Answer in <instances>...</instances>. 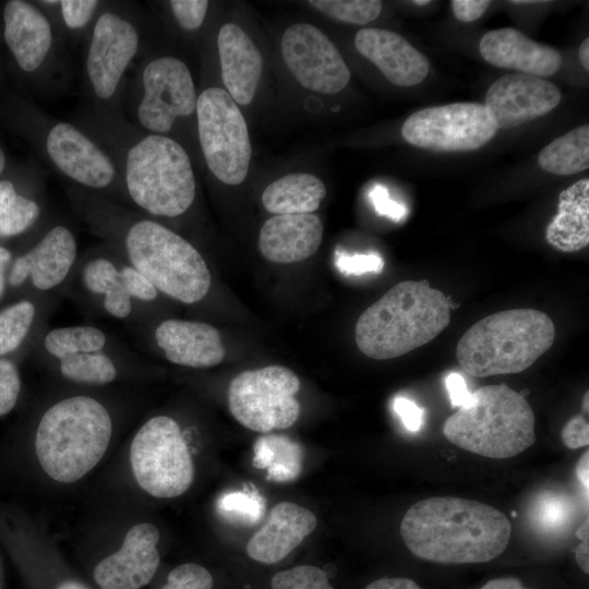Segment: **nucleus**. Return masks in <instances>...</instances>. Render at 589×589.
<instances>
[{
  "mask_svg": "<svg viewBox=\"0 0 589 589\" xmlns=\"http://www.w3.org/2000/svg\"><path fill=\"white\" fill-rule=\"evenodd\" d=\"M316 525L317 519L310 509L292 502H280L250 538L247 553L262 564L278 563L299 546Z\"/></svg>",
  "mask_w": 589,
  "mask_h": 589,
  "instance_id": "obj_25",
  "label": "nucleus"
},
{
  "mask_svg": "<svg viewBox=\"0 0 589 589\" xmlns=\"http://www.w3.org/2000/svg\"><path fill=\"white\" fill-rule=\"evenodd\" d=\"M393 408L407 430L412 432L420 430L422 411L416 402L405 397H396L393 402Z\"/></svg>",
  "mask_w": 589,
  "mask_h": 589,
  "instance_id": "obj_44",
  "label": "nucleus"
},
{
  "mask_svg": "<svg viewBox=\"0 0 589 589\" xmlns=\"http://www.w3.org/2000/svg\"><path fill=\"white\" fill-rule=\"evenodd\" d=\"M560 101L561 92L553 83L509 73L489 87L483 106L497 129H512L549 113Z\"/></svg>",
  "mask_w": 589,
  "mask_h": 589,
  "instance_id": "obj_20",
  "label": "nucleus"
},
{
  "mask_svg": "<svg viewBox=\"0 0 589 589\" xmlns=\"http://www.w3.org/2000/svg\"><path fill=\"white\" fill-rule=\"evenodd\" d=\"M538 161L541 168L557 176H569L589 167V125L584 124L544 146Z\"/></svg>",
  "mask_w": 589,
  "mask_h": 589,
  "instance_id": "obj_33",
  "label": "nucleus"
},
{
  "mask_svg": "<svg viewBox=\"0 0 589 589\" xmlns=\"http://www.w3.org/2000/svg\"><path fill=\"white\" fill-rule=\"evenodd\" d=\"M300 380L281 365L247 370L236 375L228 388L233 418L249 430L268 433L293 425L300 416L296 398Z\"/></svg>",
  "mask_w": 589,
  "mask_h": 589,
  "instance_id": "obj_16",
  "label": "nucleus"
},
{
  "mask_svg": "<svg viewBox=\"0 0 589 589\" xmlns=\"http://www.w3.org/2000/svg\"><path fill=\"white\" fill-rule=\"evenodd\" d=\"M323 224L314 214L275 215L259 235L261 254L274 263H293L312 256L321 245Z\"/></svg>",
  "mask_w": 589,
  "mask_h": 589,
  "instance_id": "obj_27",
  "label": "nucleus"
},
{
  "mask_svg": "<svg viewBox=\"0 0 589 589\" xmlns=\"http://www.w3.org/2000/svg\"><path fill=\"white\" fill-rule=\"evenodd\" d=\"M443 434L467 452L506 459L536 442L534 414L518 392L505 384L485 385L445 420Z\"/></svg>",
  "mask_w": 589,
  "mask_h": 589,
  "instance_id": "obj_9",
  "label": "nucleus"
},
{
  "mask_svg": "<svg viewBox=\"0 0 589 589\" xmlns=\"http://www.w3.org/2000/svg\"><path fill=\"white\" fill-rule=\"evenodd\" d=\"M354 46L394 85H417L429 73L428 58L395 32L382 28L360 29Z\"/></svg>",
  "mask_w": 589,
  "mask_h": 589,
  "instance_id": "obj_24",
  "label": "nucleus"
},
{
  "mask_svg": "<svg viewBox=\"0 0 589 589\" xmlns=\"http://www.w3.org/2000/svg\"><path fill=\"white\" fill-rule=\"evenodd\" d=\"M11 160L9 158L8 151L0 139V179L8 169Z\"/></svg>",
  "mask_w": 589,
  "mask_h": 589,
  "instance_id": "obj_53",
  "label": "nucleus"
},
{
  "mask_svg": "<svg viewBox=\"0 0 589 589\" xmlns=\"http://www.w3.org/2000/svg\"><path fill=\"white\" fill-rule=\"evenodd\" d=\"M113 430L109 409L97 398L79 394L50 405L35 433V450L45 472L72 483L91 471L106 453Z\"/></svg>",
  "mask_w": 589,
  "mask_h": 589,
  "instance_id": "obj_7",
  "label": "nucleus"
},
{
  "mask_svg": "<svg viewBox=\"0 0 589 589\" xmlns=\"http://www.w3.org/2000/svg\"><path fill=\"white\" fill-rule=\"evenodd\" d=\"M217 508L231 521L254 525L264 515L265 500L254 490L235 491L224 494L217 502Z\"/></svg>",
  "mask_w": 589,
  "mask_h": 589,
  "instance_id": "obj_36",
  "label": "nucleus"
},
{
  "mask_svg": "<svg viewBox=\"0 0 589 589\" xmlns=\"http://www.w3.org/2000/svg\"><path fill=\"white\" fill-rule=\"evenodd\" d=\"M57 589H88V588L77 581L68 580V581L62 582Z\"/></svg>",
  "mask_w": 589,
  "mask_h": 589,
  "instance_id": "obj_55",
  "label": "nucleus"
},
{
  "mask_svg": "<svg viewBox=\"0 0 589 589\" xmlns=\"http://www.w3.org/2000/svg\"><path fill=\"white\" fill-rule=\"evenodd\" d=\"M589 520L586 518V520L579 526V528L576 531L577 538L580 540L589 539Z\"/></svg>",
  "mask_w": 589,
  "mask_h": 589,
  "instance_id": "obj_54",
  "label": "nucleus"
},
{
  "mask_svg": "<svg viewBox=\"0 0 589 589\" xmlns=\"http://www.w3.org/2000/svg\"><path fill=\"white\" fill-rule=\"evenodd\" d=\"M579 61L582 68L589 70V38H585L579 47L578 51Z\"/></svg>",
  "mask_w": 589,
  "mask_h": 589,
  "instance_id": "obj_52",
  "label": "nucleus"
},
{
  "mask_svg": "<svg viewBox=\"0 0 589 589\" xmlns=\"http://www.w3.org/2000/svg\"><path fill=\"white\" fill-rule=\"evenodd\" d=\"M588 465H589V452L586 450L579 458L576 466V476L581 482L582 486L588 491L589 480H588Z\"/></svg>",
  "mask_w": 589,
  "mask_h": 589,
  "instance_id": "obj_51",
  "label": "nucleus"
},
{
  "mask_svg": "<svg viewBox=\"0 0 589 589\" xmlns=\"http://www.w3.org/2000/svg\"><path fill=\"white\" fill-rule=\"evenodd\" d=\"M445 384L454 407L465 406L471 398V393L467 388L464 377L455 372L449 373L445 378Z\"/></svg>",
  "mask_w": 589,
  "mask_h": 589,
  "instance_id": "obj_46",
  "label": "nucleus"
},
{
  "mask_svg": "<svg viewBox=\"0 0 589 589\" xmlns=\"http://www.w3.org/2000/svg\"><path fill=\"white\" fill-rule=\"evenodd\" d=\"M158 529L148 522L133 526L122 546L100 561L94 579L101 589H140L147 585L160 563Z\"/></svg>",
  "mask_w": 589,
  "mask_h": 589,
  "instance_id": "obj_22",
  "label": "nucleus"
},
{
  "mask_svg": "<svg viewBox=\"0 0 589 589\" xmlns=\"http://www.w3.org/2000/svg\"><path fill=\"white\" fill-rule=\"evenodd\" d=\"M370 199L380 215L387 216L396 221L405 216L404 206L390 200L385 188L375 187L370 193Z\"/></svg>",
  "mask_w": 589,
  "mask_h": 589,
  "instance_id": "obj_43",
  "label": "nucleus"
},
{
  "mask_svg": "<svg viewBox=\"0 0 589 589\" xmlns=\"http://www.w3.org/2000/svg\"><path fill=\"white\" fill-rule=\"evenodd\" d=\"M196 103L192 74L180 58L146 55L128 80L123 116L143 131L170 137L179 121L196 113Z\"/></svg>",
  "mask_w": 589,
  "mask_h": 589,
  "instance_id": "obj_11",
  "label": "nucleus"
},
{
  "mask_svg": "<svg viewBox=\"0 0 589 589\" xmlns=\"http://www.w3.org/2000/svg\"><path fill=\"white\" fill-rule=\"evenodd\" d=\"M309 3L335 20L358 25L377 19L383 8L378 0H311Z\"/></svg>",
  "mask_w": 589,
  "mask_h": 589,
  "instance_id": "obj_35",
  "label": "nucleus"
},
{
  "mask_svg": "<svg viewBox=\"0 0 589 589\" xmlns=\"http://www.w3.org/2000/svg\"><path fill=\"white\" fill-rule=\"evenodd\" d=\"M0 123L68 184L131 207L109 156L73 122L50 116L22 93L9 92L0 98Z\"/></svg>",
  "mask_w": 589,
  "mask_h": 589,
  "instance_id": "obj_4",
  "label": "nucleus"
},
{
  "mask_svg": "<svg viewBox=\"0 0 589 589\" xmlns=\"http://www.w3.org/2000/svg\"><path fill=\"white\" fill-rule=\"evenodd\" d=\"M575 560L579 568L589 574V539L581 540L575 551Z\"/></svg>",
  "mask_w": 589,
  "mask_h": 589,
  "instance_id": "obj_50",
  "label": "nucleus"
},
{
  "mask_svg": "<svg viewBox=\"0 0 589 589\" xmlns=\"http://www.w3.org/2000/svg\"><path fill=\"white\" fill-rule=\"evenodd\" d=\"M83 44L81 105L111 116H123L127 74L144 44L137 3L104 1Z\"/></svg>",
  "mask_w": 589,
  "mask_h": 589,
  "instance_id": "obj_6",
  "label": "nucleus"
},
{
  "mask_svg": "<svg viewBox=\"0 0 589 589\" xmlns=\"http://www.w3.org/2000/svg\"><path fill=\"white\" fill-rule=\"evenodd\" d=\"M325 195L326 187L320 178L298 172L272 182L262 194V203L277 215L312 214Z\"/></svg>",
  "mask_w": 589,
  "mask_h": 589,
  "instance_id": "obj_30",
  "label": "nucleus"
},
{
  "mask_svg": "<svg viewBox=\"0 0 589 589\" xmlns=\"http://www.w3.org/2000/svg\"><path fill=\"white\" fill-rule=\"evenodd\" d=\"M335 264L344 275L381 273L384 267L382 257L375 253L349 255L340 251L335 253Z\"/></svg>",
  "mask_w": 589,
  "mask_h": 589,
  "instance_id": "obj_41",
  "label": "nucleus"
},
{
  "mask_svg": "<svg viewBox=\"0 0 589 589\" xmlns=\"http://www.w3.org/2000/svg\"><path fill=\"white\" fill-rule=\"evenodd\" d=\"M167 4L173 21L184 32L200 29L209 7L206 0H170Z\"/></svg>",
  "mask_w": 589,
  "mask_h": 589,
  "instance_id": "obj_39",
  "label": "nucleus"
},
{
  "mask_svg": "<svg viewBox=\"0 0 589 589\" xmlns=\"http://www.w3.org/2000/svg\"><path fill=\"white\" fill-rule=\"evenodd\" d=\"M223 83L235 100L249 105L262 73V57L247 33L232 23L224 24L217 35Z\"/></svg>",
  "mask_w": 589,
  "mask_h": 589,
  "instance_id": "obj_28",
  "label": "nucleus"
},
{
  "mask_svg": "<svg viewBox=\"0 0 589 589\" xmlns=\"http://www.w3.org/2000/svg\"><path fill=\"white\" fill-rule=\"evenodd\" d=\"M80 301L117 321L137 326L159 291L105 242L79 256L67 285ZM82 302V303H83Z\"/></svg>",
  "mask_w": 589,
  "mask_h": 589,
  "instance_id": "obj_12",
  "label": "nucleus"
},
{
  "mask_svg": "<svg viewBox=\"0 0 589 589\" xmlns=\"http://www.w3.org/2000/svg\"><path fill=\"white\" fill-rule=\"evenodd\" d=\"M554 339L555 326L544 312L505 310L474 323L459 339L456 358L476 377L519 373L546 352Z\"/></svg>",
  "mask_w": 589,
  "mask_h": 589,
  "instance_id": "obj_8",
  "label": "nucleus"
},
{
  "mask_svg": "<svg viewBox=\"0 0 589 589\" xmlns=\"http://www.w3.org/2000/svg\"><path fill=\"white\" fill-rule=\"evenodd\" d=\"M109 156L131 207L151 218H177L190 211L196 180L190 155L177 141L149 133L124 116L80 105L71 120Z\"/></svg>",
  "mask_w": 589,
  "mask_h": 589,
  "instance_id": "obj_2",
  "label": "nucleus"
},
{
  "mask_svg": "<svg viewBox=\"0 0 589 589\" xmlns=\"http://www.w3.org/2000/svg\"><path fill=\"white\" fill-rule=\"evenodd\" d=\"M545 239L561 252H575L589 243V180L580 179L558 196L557 214L546 227Z\"/></svg>",
  "mask_w": 589,
  "mask_h": 589,
  "instance_id": "obj_29",
  "label": "nucleus"
},
{
  "mask_svg": "<svg viewBox=\"0 0 589 589\" xmlns=\"http://www.w3.org/2000/svg\"><path fill=\"white\" fill-rule=\"evenodd\" d=\"M364 589H422L414 580L406 577H383L370 582Z\"/></svg>",
  "mask_w": 589,
  "mask_h": 589,
  "instance_id": "obj_47",
  "label": "nucleus"
},
{
  "mask_svg": "<svg viewBox=\"0 0 589 589\" xmlns=\"http://www.w3.org/2000/svg\"><path fill=\"white\" fill-rule=\"evenodd\" d=\"M65 45L84 43L104 4L100 0H37Z\"/></svg>",
  "mask_w": 589,
  "mask_h": 589,
  "instance_id": "obj_32",
  "label": "nucleus"
},
{
  "mask_svg": "<svg viewBox=\"0 0 589 589\" xmlns=\"http://www.w3.org/2000/svg\"><path fill=\"white\" fill-rule=\"evenodd\" d=\"M212 574L202 565L185 563L175 567L161 589H212Z\"/></svg>",
  "mask_w": 589,
  "mask_h": 589,
  "instance_id": "obj_38",
  "label": "nucleus"
},
{
  "mask_svg": "<svg viewBox=\"0 0 589 589\" xmlns=\"http://www.w3.org/2000/svg\"><path fill=\"white\" fill-rule=\"evenodd\" d=\"M588 402H589V392L587 390L585 393L584 398H582V411L585 413H588V411H589Z\"/></svg>",
  "mask_w": 589,
  "mask_h": 589,
  "instance_id": "obj_56",
  "label": "nucleus"
},
{
  "mask_svg": "<svg viewBox=\"0 0 589 589\" xmlns=\"http://www.w3.org/2000/svg\"><path fill=\"white\" fill-rule=\"evenodd\" d=\"M488 0H453L452 10L457 20L461 22H472L478 20L489 8Z\"/></svg>",
  "mask_w": 589,
  "mask_h": 589,
  "instance_id": "obj_45",
  "label": "nucleus"
},
{
  "mask_svg": "<svg viewBox=\"0 0 589 589\" xmlns=\"http://www.w3.org/2000/svg\"><path fill=\"white\" fill-rule=\"evenodd\" d=\"M13 260V254L9 248L0 243V300L5 293L8 286V273Z\"/></svg>",
  "mask_w": 589,
  "mask_h": 589,
  "instance_id": "obj_48",
  "label": "nucleus"
},
{
  "mask_svg": "<svg viewBox=\"0 0 589 589\" xmlns=\"http://www.w3.org/2000/svg\"><path fill=\"white\" fill-rule=\"evenodd\" d=\"M21 376L13 360L0 358V417L9 413L19 399Z\"/></svg>",
  "mask_w": 589,
  "mask_h": 589,
  "instance_id": "obj_40",
  "label": "nucleus"
},
{
  "mask_svg": "<svg viewBox=\"0 0 589 589\" xmlns=\"http://www.w3.org/2000/svg\"><path fill=\"white\" fill-rule=\"evenodd\" d=\"M497 130L483 104L454 103L413 112L404 122L401 135L416 147L461 152L484 146Z\"/></svg>",
  "mask_w": 589,
  "mask_h": 589,
  "instance_id": "obj_18",
  "label": "nucleus"
},
{
  "mask_svg": "<svg viewBox=\"0 0 589 589\" xmlns=\"http://www.w3.org/2000/svg\"><path fill=\"white\" fill-rule=\"evenodd\" d=\"M271 589H335L327 574L314 565H298L276 573Z\"/></svg>",
  "mask_w": 589,
  "mask_h": 589,
  "instance_id": "obj_37",
  "label": "nucleus"
},
{
  "mask_svg": "<svg viewBox=\"0 0 589 589\" xmlns=\"http://www.w3.org/2000/svg\"><path fill=\"white\" fill-rule=\"evenodd\" d=\"M67 196L89 230L164 296L193 305L209 293L212 274L199 250L159 220L68 184Z\"/></svg>",
  "mask_w": 589,
  "mask_h": 589,
  "instance_id": "obj_1",
  "label": "nucleus"
},
{
  "mask_svg": "<svg viewBox=\"0 0 589 589\" xmlns=\"http://www.w3.org/2000/svg\"><path fill=\"white\" fill-rule=\"evenodd\" d=\"M0 44H1V34H0Z\"/></svg>",
  "mask_w": 589,
  "mask_h": 589,
  "instance_id": "obj_58",
  "label": "nucleus"
},
{
  "mask_svg": "<svg viewBox=\"0 0 589 589\" xmlns=\"http://www.w3.org/2000/svg\"><path fill=\"white\" fill-rule=\"evenodd\" d=\"M562 441L570 449L588 446L589 424L582 414L567 421L562 430Z\"/></svg>",
  "mask_w": 589,
  "mask_h": 589,
  "instance_id": "obj_42",
  "label": "nucleus"
},
{
  "mask_svg": "<svg viewBox=\"0 0 589 589\" xmlns=\"http://www.w3.org/2000/svg\"><path fill=\"white\" fill-rule=\"evenodd\" d=\"M45 173L32 160L10 163L0 179V240L29 233L45 217Z\"/></svg>",
  "mask_w": 589,
  "mask_h": 589,
  "instance_id": "obj_21",
  "label": "nucleus"
},
{
  "mask_svg": "<svg viewBox=\"0 0 589 589\" xmlns=\"http://www.w3.org/2000/svg\"><path fill=\"white\" fill-rule=\"evenodd\" d=\"M512 525L495 507L462 497L433 496L413 504L400 536L418 558L438 564H477L507 548Z\"/></svg>",
  "mask_w": 589,
  "mask_h": 589,
  "instance_id": "obj_3",
  "label": "nucleus"
},
{
  "mask_svg": "<svg viewBox=\"0 0 589 589\" xmlns=\"http://www.w3.org/2000/svg\"><path fill=\"white\" fill-rule=\"evenodd\" d=\"M0 34L19 84L32 93L56 95L71 79L68 46L47 13L28 0H7Z\"/></svg>",
  "mask_w": 589,
  "mask_h": 589,
  "instance_id": "obj_10",
  "label": "nucleus"
},
{
  "mask_svg": "<svg viewBox=\"0 0 589 589\" xmlns=\"http://www.w3.org/2000/svg\"><path fill=\"white\" fill-rule=\"evenodd\" d=\"M31 233L27 248L13 256L8 286L55 297L65 289L80 256L76 235L68 223L48 215Z\"/></svg>",
  "mask_w": 589,
  "mask_h": 589,
  "instance_id": "obj_17",
  "label": "nucleus"
},
{
  "mask_svg": "<svg viewBox=\"0 0 589 589\" xmlns=\"http://www.w3.org/2000/svg\"><path fill=\"white\" fill-rule=\"evenodd\" d=\"M450 321L447 297L425 279L396 284L358 318L360 351L375 360L400 357L434 339Z\"/></svg>",
  "mask_w": 589,
  "mask_h": 589,
  "instance_id": "obj_5",
  "label": "nucleus"
},
{
  "mask_svg": "<svg viewBox=\"0 0 589 589\" xmlns=\"http://www.w3.org/2000/svg\"><path fill=\"white\" fill-rule=\"evenodd\" d=\"M197 139L216 179L228 185L243 182L251 159V142L243 115L227 91L211 86L197 95Z\"/></svg>",
  "mask_w": 589,
  "mask_h": 589,
  "instance_id": "obj_14",
  "label": "nucleus"
},
{
  "mask_svg": "<svg viewBox=\"0 0 589 589\" xmlns=\"http://www.w3.org/2000/svg\"><path fill=\"white\" fill-rule=\"evenodd\" d=\"M152 339L166 360L185 368H213L226 356L219 330L202 321L163 320L154 326Z\"/></svg>",
  "mask_w": 589,
  "mask_h": 589,
  "instance_id": "obj_23",
  "label": "nucleus"
},
{
  "mask_svg": "<svg viewBox=\"0 0 589 589\" xmlns=\"http://www.w3.org/2000/svg\"><path fill=\"white\" fill-rule=\"evenodd\" d=\"M479 50L492 65L538 77L555 74L562 62L558 50L537 43L512 27L485 33L480 39Z\"/></svg>",
  "mask_w": 589,
  "mask_h": 589,
  "instance_id": "obj_26",
  "label": "nucleus"
},
{
  "mask_svg": "<svg viewBox=\"0 0 589 589\" xmlns=\"http://www.w3.org/2000/svg\"><path fill=\"white\" fill-rule=\"evenodd\" d=\"M478 589H530L516 577H500L486 581Z\"/></svg>",
  "mask_w": 589,
  "mask_h": 589,
  "instance_id": "obj_49",
  "label": "nucleus"
},
{
  "mask_svg": "<svg viewBox=\"0 0 589 589\" xmlns=\"http://www.w3.org/2000/svg\"><path fill=\"white\" fill-rule=\"evenodd\" d=\"M253 465L267 469V476L273 480H291L301 470V449L283 435L261 436L254 443Z\"/></svg>",
  "mask_w": 589,
  "mask_h": 589,
  "instance_id": "obj_34",
  "label": "nucleus"
},
{
  "mask_svg": "<svg viewBox=\"0 0 589 589\" xmlns=\"http://www.w3.org/2000/svg\"><path fill=\"white\" fill-rule=\"evenodd\" d=\"M53 303L52 296H35L17 300L0 310V358L16 352L39 333Z\"/></svg>",
  "mask_w": 589,
  "mask_h": 589,
  "instance_id": "obj_31",
  "label": "nucleus"
},
{
  "mask_svg": "<svg viewBox=\"0 0 589 589\" xmlns=\"http://www.w3.org/2000/svg\"><path fill=\"white\" fill-rule=\"evenodd\" d=\"M431 1L430 0H417V1H412L413 4L416 5H426L429 4Z\"/></svg>",
  "mask_w": 589,
  "mask_h": 589,
  "instance_id": "obj_57",
  "label": "nucleus"
},
{
  "mask_svg": "<svg viewBox=\"0 0 589 589\" xmlns=\"http://www.w3.org/2000/svg\"><path fill=\"white\" fill-rule=\"evenodd\" d=\"M281 53L292 75L308 89L335 94L350 81V71L335 45L311 24L288 27L281 38Z\"/></svg>",
  "mask_w": 589,
  "mask_h": 589,
  "instance_id": "obj_19",
  "label": "nucleus"
},
{
  "mask_svg": "<svg viewBox=\"0 0 589 589\" xmlns=\"http://www.w3.org/2000/svg\"><path fill=\"white\" fill-rule=\"evenodd\" d=\"M130 462L137 484L155 497L179 496L194 479L184 434L169 416H154L139 429L131 442Z\"/></svg>",
  "mask_w": 589,
  "mask_h": 589,
  "instance_id": "obj_13",
  "label": "nucleus"
},
{
  "mask_svg": "<svg viewBox=\"0 0 589 589\" xmlns=\"http://www.w3.org/2000/svg\"><path fill=\"white\" fill-rule=\"evenodd\" d=\"M44 357L73 383L107 385L120 375L121 361L135 357L101 327L81 324L53 327L40 336Z\"/></svg>",
  "mask_w": 589,
  "mask_h": 589,
  "instance_id": "obj_15",
  "label": "nucleus"
}]
</instances>
